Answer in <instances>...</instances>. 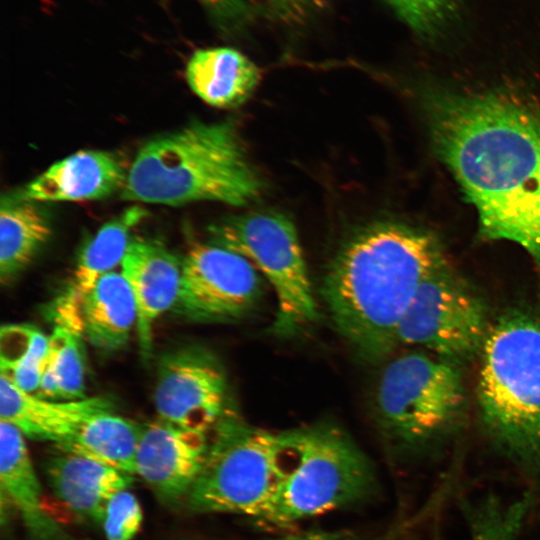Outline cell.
I'll return each instance as SVG.
<instances>
[{
  "label": "cell",
  "mask_w": 540,
  "mask_h": 540,
  "mask_svg": "<svg viewBox=\"0 0 540 540\" xmlns=\"http://www.w3.org/2000/svg\"><path fill=\"white\" fill-rule=\"evenodd\" d=\"M434 144L475 206L483 236L522 246L540 263V118L489 94L433 92Z\"/></svg>",
  "instance_id": "cell-1"
},
{
  "label": "cell",
  "mask_w": 540,
  "mask_h": 540,
  "mask_svg": "<svg viewBox=\"0 0 540 540\" xmlns=\"http://www.w3.org/2000/svg\"><path fill=\"white\" fill-rule=\"evenodd\" d=\"M438 241L390 221L361 227L339 248L322 284L338 332L367 359L396 346L399 322L419 285L446 268Z\"/></svg>",
  "instance_id": "cell-2"
},
{
  "label": "cell",
  "mask_w": 540,
  "mask_h": 540,
  "mask_svg": "<svg viewBox=\"0 0 540 540\" xmlns=\"http://www.w3.org/2000/svg\"><path fill=\"white\" fill-rule=\"evenodd\" d=\"M262 189L232 121L194 122L138 150L122 198L170 206L196 201L244 206Z\"/></svg>",
  "instance_id": "cell-3"
},
{
  "label": "cell",
  "mask_w": 540,
  "mask_h": 540,
  "mask_svg": "<svg viewBox=\"0 0 540 540\" xmlns=\"http://www.w3.org/2000/svg\"><path fill=\"white\" fill-rule=\"evenodd\" d=\"M477 397L496 446L530 475L540 474V319L511 313L489 328Z\"/></svg>",
  "instance_id": "cell-4"
},
{
  "label": "cell",
  "mask_w": 540,
  "mask_h": 540,
  "mask_svg": "<svg viewBox=\"0 0 540 540\" xmlns=\"http://www.w3.org/2000/svg\"><path fill=\"white\" fill-rule=\"evenodd\" d=\"M211 432L207 457L187 508L194 513H230L258 520L290 471L293 452L288 431L251 426L226 409Z\"/></svg>",
  "instance_id": "cell-5"
},
{
  "label": "cell",
  "mask_w": 540,
  "mask_h": 540,
  "mask_svg": "<svg viewBox=\"0 0 540 540\" xmlns=\"http://www.w3.org/2000/svg\"><path fill=\"white\" fill-rule=\"evenodd\" d=\"M290 471L258 521L289 526L363 500L375 487L374 470L340 428L328 424L288 430Z\"/></svg>",
  "instance_id": "cell-6"
},
{
  "label": "cell",
  "mask_w": 540,
  "mask_h": 540,
  "mask_svg": "<svg viewBox=\"0 0 540 540\" xmlns=\"http://www.w3.org/2000/svg\"><path fill=\"white\" fill-rule=\"evenodd\" d=\"M213 243L245 257L271 285L277 302L273 332L290 335L319 317L296 228L286 216L249 213L210 226Z\"/></svg>",
  "instance_id": "cell-7"
},
{
  "label": "cell",
  "mask_w": 540,
  "mask_h": 540,
  "mask_svg": "<svg viewBox=\"0 0 540 540\" xmlns=\"http://www.w3.org/2000/svg\"><path fill=\"white\" fill-rule=\"evenodd\" d=\"M465 401L454 362L422 352L404 354L385 368L377 389L384 426L400 441L418 444L450 428Z\"/></svg>",
  "instance_id": "cell-8"
},
{
  "label": "cell",
  "mask_w": 540,
  "mask_h": 540,
  "mask_svg": "<svg viewBox=\"0 0 540 540\" xmlns=\"http://www.w3.org/2000/svg\"><path fill=\"white\" fill-rule=\"evenodd\" d=\"M482 301L447 267L417 288L397 328V345L424 347L451 362L482 349L489 331Z\"/></svg>",
  "instance_id": "cell-9"
},
{
  "label": "cell",
  "mask_w": 540,
  "mask_h": 540,
  "mask_svg": "<svg viewBox=\"0 0 540 540\" xmlns=\"http://www.w3.org/2000/svg\"><path fill=\"white\" fill-rule=\"evenodd\" d=\"M257 269L239 253L215 244L193 245L182 260L176 310L196 322H226L247 315L263 285Z\"/></svg>",
  "instance_id": "cell-10"
},
{
  "label": "cell",
  "mask_w": 540,
  "mask_h": 540,
  "mask_svg": "<svg viewBox=\"0 0 540 540\" xmlns=\"http://www.w3.org/2000/svg\"><path fill=\"white\" fill-rule=\"evenodd\" d=\"M226 393L222 366L203 349H178L159 363L154 405L163 421L209 433L227 409Z\"/></svg>",
  "instance_id": "cell-11"
},
{
  "label": "cell",
  "mask_w": 540,
  "mask_h": 540,
  "mask_svg": "<svg viewBox=\"0 0 540 540\" xmlns=\"http://www.w3.org/2000/svg\"><path fill=\"white\" fill-rule=\"evenodd\" d=\"M209 434L157 419L142 426L135 469L164 504L177 506L188 496L204 466Z\"/></svg>",
  "instance_id": "cell-12"
},
{
  "label": "cell",
  "mask_w": 540,
  "mask_h": 540,
  "mask_svg": "<svg viewBox=\"0 0 540 540\" xmlns=\"http://www.w3.org/2000/svg\"><path fill=\"white\" fill-rule=\"evenodd\" d=\"M57 326L84 337L94 347L114 351L128 341L137 326V308L122 273L109 272L75 301L58 300Z\"/></svg>",
  "instance_id": "cell-13"
},
{
  "label": "cell",
  "mask_w": 540,
  "mask_h": 540,
  "mask_svg": "<svg viewBox=\"0 0 540 540\" xmlns=\"http://www.w3.org/2000/svg\"><path fill=\"white\" fill-rule=\"evenodd\" d=\"M121 273L134 296L136 331L142 356L147 359L152 350L156 320L177 302L182 261L160 242L134 240L122 260Z\"/></svg>",
  "instance_id": "cell-14"
},
{
  "label": "cell",
  "mask_w": 540,
  "mask_h": 540,
  "mask_svg": "<svg viewBox=\"0 0 540 540\" xmlns=\"http://www.w3.org/2000/svg\"><path fill=\"white\" fill-rule=\"evenodd\" d=\"M128 172L121 159L107 151H78L51 165L18 197L34 202L102 199L123 189Z\"/></svg>",
  "instance_id": "cell-15"
},
{
  "label": "cell",
  "mask_w": 540,
  "mask_h": 540,
  "mask_svg": "<svg viewBox=\"0 0 540 540\" xmlns=\"http://www.w3.org/2000/svg\"><path fill=\"white\" fill-rule=\"evenodd\" d=\"M112 404L102 397L52 400L22 390L0 376V421L15 426L34 440L57 445L65 441L88 416L111 411Z\"/></svg>",
  "instance_id": "cell-16"
},
{
  "label": "cell",
  "mask_w": 540,
  "mask_h": 540,
  "mask_svg": "<svg viewBox=\"0 0 540 540\" xmlns=\"http://www.w3.org/2000/svg\"><path fill=\"white\" fill-rule=\"evenodd\" d=\"M45 474L59 500L96 524H102L110 498L133 482V475L57 448L46 461Z\"/></svg>",
  "instance_id": "cell-17"
},
{
  "label": "cell",
  "mask_w": 540,
  "mask_h": 540,
  "mask_svg": "<svg viewBox=\"0 0 540 540\" xmlns=\"http://www.w3.org/2000/svg\"><path fill=\"white\" fill-rule=\"evenodd\" d=\"M0 485L30 540H75L45 512L24 435L5 421H0Z\"/></svg>",
  "instance_id": "cell-18"
},
{
  "label": "cell",
  "mask_w": 540,
  "mask_h": 540,
  "mask_svg": "<svg viewBox=\"0 0 540 540\" xmlns=\"http://www.w3.org/2000/svg\"><path fill=\"white\" fill-rule=\"evenodd\" d=\"M191 90L207 104L232 108L245 102L261 79L257 65L229 47L197 50L186 66Z\"/></svg>",
  "instance_id": "cell-19"
},
{
  "label": "cell",
  "mask_w": 540,
  "mask_h": 540,
  "mask_svg": "<svg viewBox=\"0 0 540 540\" xmlns=\"http://www.w3.org/2000/svg\"><path fill=\"white\" fill-rule=\"evenodd\" d=\"M141 432V425L111 411H101L86 417L65 441L55 446L136 475Z\"/></svg>",
  "instance_id": "cell-20"
},
{
  "label": "cell",
  "mask_w": 540,
  "mask_h": 540,
  "mask_svg": "<svg viewBox=\"0 0 540 540\" xmlns=\"http://www.w3.org/2000/svg\"><path fill=\"white\" fill-rule=\"evenodd\" d=\"M51 235L47 215L34 201L3 197L0 209V278L10 281Z\"/></svg>",
  "instance_id": "cell-21"
},
{
  "label": "cell",
  "mask_w": 540,
  "mask_h": 540,
  "mask_svg": "<svg viewBox=\"0 0 540 540\" xmlns=\"http://www.w3.org/2000/svg\"><path fill=\"white\" fill-rule=\"evenodd\" d=\"M145 216L140 206H132L105 223L80 253L72 283L60 300L80 298L105 274L122 263L130 244V232Z\"/></svg>",
  "instance_id": "cell-22"
},
{
  "label": "cell",
  "mask_w": 540,
  "mask_h": 540,
  "mask_svg": "<svg viewBox=\"0 0 540 540\" xmlns=\"http://www.w3.org/2000/svg\"><path fill=\"white\" fill-rule=\"evenodd\" d=\"M49 350V336L32 325H4L0 331V370L24 391L38 390Z\"/></svg>",
  "instance_id": "cell-23"
},
{
  "label": "cell",
  "mask_w": 540,
  "mask_h": 540,
  "mask_svg": "<svg viewBox=\"0 0 540 540\" xmlns=\"http://www.w3.org/2000/svg\"><path fill=\"white\" fill-rule=\"evenodd\" d=\"M80 337L55 326L36 395L52 400L85 398L84 360Z\"/></svg>",
  "instance_id": "cell-24"
},
{
  "label": "cell",
  "mask_w": 540,
  "mask_h": 540,
  "mask_svg": "<svg viewBox=\"0 0 540 540\" xmlns=\"http://www.w3.org/2000/svg\"><path fill=\"white\" fill-rule=\"evenodd\" d=\"M533 501L531 491L509 501L494 494L463 501L471 540H517Z\"/></svg>",
  "instance_id": "cell-25"
},
{
  "label": "cell",
  "mask_w": 540,
  "mask_h": 540,
  "mask_svg": "<svg viewBox=\"0 0 540 540\" xmlns=\"http://www.w3.org/2000/svg\"><path fill=\"white\" fill-rule=\"evenodd\" d=\"M408 28L423 38H434L456 17L461 0H385Z\"/></svg>",
  "instance_id": "cell-26"
},
{
  "label": "cell",
  "mask_w": 540,
  "mask_h": 540,
  "mask_svg": "<svg viewBox=\"0 0 540 540\" xmlns=\"http://www.w3.org/2000/svg\"><path fill=\"white\" fill-rule=\"evenodd\" d=\"M143 511L128 489L117 492L108 501L102 528L107 540H132L140 531Z\"/></svg>",
  "instance_id": "cell-27"
},
{
  "label": "cell",
  "mask_w": 540,
  "mask_h": 540,
  "mask_svg": "<svg viewBox=\"0 0 540 540\" xmlns=\"http://www.w3.org/2000/svg\"><path fill=\"white\" fill-rule=\"evenodd\" d=\"M264 540H360L344 532L309 531L292 533Z\"/></svg>",
  "instance_id": "cell-28"
},
{
  "label": "cell",
  "mask_w": 540,
  "mask_h": 540,
  "mask_svg": "<svg viewBox=\"0 0 540 540\" xmlns=\"http://www.w3.org/2000/svg\"><path fill=\"white\" fill-rule=\"evenodd\" d=\"M282 13L292 16H302L320 0H269Z\"/></svg>",
  "instance_id": "cell-29"
},
{
  "label": "cell",
  "mask_w": 540,
  "mask_h": 540,
  "mask_svg": "<svg viewBox=\"0 0 540 540\" xmlns=\"http://www.w3.org/2000/svg\"><path fill=\"white\" fill-rule=\"evenodd\" d=\"M216 12L225 16H237L243 14L253 0H204Z\"/></svg>",
  "instance_id": "cell-30"
}]
</instances>
